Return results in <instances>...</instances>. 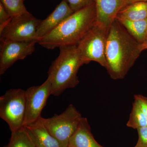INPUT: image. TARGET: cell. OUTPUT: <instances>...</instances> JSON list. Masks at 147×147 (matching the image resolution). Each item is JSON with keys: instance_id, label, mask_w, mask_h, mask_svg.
I'll list each match as a JSON object with an SVG mask.
<instances>
[{"instance_id": "cell-5", "label": "cell", "mask_w": 147, "mask_h": 147, "mask_svg": "<svg viewBox=\"0 0 147 147\" xmlns=\"http://www.w3.org/2000/svg\"><path fill=\"white\" fill-rule=\"evenodd\" d=\"M108 33L96 22L77 44L79 53L86 64L93 61L106 69L105 50Z\"/></svg>"}, {"instance_id": "cell-7", "label": "cell", "mask_w": 147, "mask_h": 147, "mask_svg": "<svg viewBox=\"0 0 147 147\" xmlns=\"http://www.w3.org/2000/svg\"><path fill=\"white\" fill-rule=\"evenodd\" d=\"M41 21L30 13L11 18L0 32V40L38 42L36 33Z\"/></svg>"}, {"instance_id": "cell-15", "label": "cell", "mask_w": 147, "mask_h": 147, "mask_svg": "<svg viewBox=\"0 0 147 147\" xmlns=\"http://www.w3.org/2000/svg\"><path fill=\"white\" fill-rule=\"evenodd\" d=\"M116 18L138 42L141 44L144 41L147 36V18L137 21Z\"/></svg>"}, {"instance_id": "cell-16", "label": "cell", "mask_w": 147, "mask_h": 147, "mask_svg": "<svg viewBox=\"0 0 147 147\" xmlns=\"http://www.w3.org/2000/svg\"><path fill=\"white\" fill-rule=\"evenodd\" d=\"M5 147H36L26 126L11 132L10 141Z\"/></svg>"}, {"instance_id": "cell-19", "label": "cell", "mask_w": 147, "mask_h": 147, "mask_svg": "<svg viewBox=\"0 0 147 147\" xmlns=\"http://www.w3.org/2000/svg\"><path fill=\"white\" fill-rule=\"evenodd\" d=\"M74 12L95 4V0H64Z\"/></svg>"}, {"instance_id": "cell-12", "label": "cell", "mask_w": 147, "mask_h": 147, "mask_svg": "<svg viewBox=\"0 0 147 147\" xmlns=\"http://www.w3.org/2000/svg\"><path fill=\"white\" fill-rule=\"evenodd\" d=\"M69 147H104L95 139L86 118L82 117L78 128L70 138Z\"/></svg>"}, {"instance_id": "cell-24", "label": "cell", "mask_w": 147, "mask_h": 147, "mask_svg": "<svg viewBox=\"0 0 147 147\" xmlns=\"http://www.w3.org/2000/svg\"><path fill=\"white\" fill-rule=\"evenodd\" d=\"M141 48L142 51L147 50V36L145 39L144 41L141 44Z\"/></svg>"}, {"instance_id": "cell-26", "label": "cell", "mask_w": 147, "mask_h": 147, "mask_svg": "<svg viewBox=\"0 0 147 147\" xmlns=\"http://www.w3.org/2000/svg\"></svg>"}, {"instance_id": "cell-17", "label": "cell", "mask_w": 147, "mask_h": 147, "mask_svg": "<svg viewBox=\"0 0 147 147\" xmlns=\"http://www.w3.org/2000/svg\"><path fill=\"white\" fill-rule=\"evenodd\" d=\"M127 126L138 129L147 126V119L137 101L134 100Z\"/></svg>"}, {"instance_id": "cell-25", "label": "cell", "mask_w": 147, "mask_h": 147, "mask_svg": "<svg viewBox=\"0 0 147 147\" xmlns=\"http://www.w3.org/2000/svg\"><path fill=\"white\" fill-rule=\"evenodd\" d=\"M134 147H144L142 146V144H141V142L138 139V142H137V144L135 145V146Z\"/></svg>"}, {"instance_id": "cell-6", "label": "cell", "mask_w": 147, "mask_h": 147, "mask_svg": "<svg viewBox=\"0 0 147 147\" xmlns=\"http://www.w3.org/2000/svg\"><path fill=\"white\" fill-rule=\"evenodd\" d=\"M26 112L24 90L11 89L0 97V117L7 123L11 132L24 126Z\"/></svg>"}, {"instance_id": "cell-8", "label": "cell", "mask_w": 147, "mask_h": 147, "mask_svg": "<svg viewBox=\"0 0 147 147\" xmlns=\"http://www.w3.org/2000/svg\"><path fill=\"white\" fill-rule=\"evenodd\" d=\"M26 112L24 126L35 122L41 117L42 109L51 94V85L49 79L41 85L30 87L25 91Z\"/></svg>"}, {"instance_id": "cell-21", "label": "cell", "mask_w": 147, "mask_h": 147, "mask_svg": "<svg viewBox=\"0 0 147 147\" xmlns=\"http://www.w3.org/2000/svg\"><path fill=\"white\" fill-rule=\"evenodd\" d=\"M134 100L138 102L147 119V97L141 94L135 95Z\"/></svg>"}, {"instance_id": "cell-3", "label": "cell", "mask_w": 147, "mask_h": 147, "mask_svg": "<svg viewBox=\"0 0 147 147\" xmlns=\"http://www.w3.org/2000/svg\"><path fill=\"white\" fill-rule=\"evenodd\" d=\"M59 48V54L50 66L47 77L51 83V94L55 96H59L67 89L73 88L78 85V71L81 66L86 64L77 45Z\"/></svg>"}, {"instance_id": "cell-18", "label": "cell", "mask_w": 147, "mask_h": 147, "mask_svg": "<svg viewBox=\"0 0 147 147\" xmlns=\"http://www.w3.org/2000/svg\"><path fill=\"white\" fill-rule=\"evenodd\" d=\"M24 0H1L11 18L29 14L24 3Z\"/></svg>"}, {"instance_id": "cell-1", "label": "cell", "mask_w": 147, "mask_h": 147, "mask_svg": "<svg viewBox=\"0 0 147 147\" xmlns=\"http://www.w3.org/2000/svg\"><path fill=\"white\" fill-rule=\"evenodd\" d=\"M142 51L141 43L116 18L109 29L105 50L106 69L110 77L123 79Z\"/></svg>"}, {"instance_id": "cell-4", "label": "cell", "mask_w": 147, "mask_h": 147, "mask_svg": "<svg viewBox=\"0 0 147 147\" xmlns=\"http://www.w3.org/2000/svg\"><path fill=\"white\" fill-rule=\"evenodd\" d=\"M82 117L74 105L70 104L60 115L55 114L49 118L41 117L40 119L61 147H68L69 140L78 128Z\"/></svg>"}, {"instance_id": "cell-23", "label": "cell", "mask_w": 147, "mask_h": 147, "mask_svg": "<svg viewBox=\"0 0 147 147\" xmlns=\"http://www.w3.org/2000/svg\"><path fill=\"white\" fill-rule=\"evenodd\" d=\"M139 1H147V0H126L124 7H125V6L128 5L132 3Z\"/></svg>"}, {"instance_id": "cell-11", "label": "cell", "mask_w": 147, "mask_h": 147, "mask_svg": "<svg viewBox=\"0 0 147 147\" xmlns=\"http://www.w3.org/2000/svg\"><path fill=\"white\" fill-rule=\"evenodd\" d=\"M74 13L68 3L63 0L47 18L41 20L36 33L38 41L52 31Z\"/></svg>"}, {"instance_id": "cell-10", "label": "cell", "mask_w": 147, "mask_h": 147, "mask_svg": "<svg viewBox=\"0 0 147 147\" xmlns=\"http://www.w3.org/2000/svg\"><path fill=\"white\" fill-rule=\"evenodd\" d=\"M126 0H95L96 22L109 31Z\"/></svg>"}, {"instance_id": "cell-13", "label": "cell", "mask_w": 147, "mask_h": 147, "mask_svg": "<svg viewBox=\"0 0 147 147\" xmlns=\"http://www.w3.org/2000/svg\"><path fill=\"white\" fill-rule=\"evenodd\" d=\"M36 147H61L43 125L40 119L26 126Z\"/></svg>"}, {"instance_id": "cell-14", "label": "cell", "mask_w": 147, "mask_h": 147, "mask_svg": "<svg viewBox=\"0 0 147 147\" xmlns=\"http://www.w3.org/2000/svg\"><path fill=\"white\" fill-rule=\"evenodd\" d=\"M117 18L130 21L147 18V1H139L127 5L119 12Z\"/></svg>"}, {"instance_id": "cell-22", "label": "cell", "mask_w": 147, "mask_h": 147, "mask_svg": "<svg viewBox=\"0 0 147 147\" xmlns=\"http://www.w3.org/2000/svg\"><path fill=\"white\" fill-rule=\"evenodd\" d=\"M139 140L144 147H147V126L137 129Z\"/></svg>"}, {"instance_id": "cell-2", "label": "cell", "mask_w": 147, "mask_h": 147, "mask_svg": "<svg viewBox=\"0 0 147 147\" xmlns=\"http://www.w3.org/2000/svg\"><path fill=\"white\" fill-rule=\"evenodd\" d=\"M96 21L95 4L74 12L56 28L40 39L47 49L77 45Z\"/></svg>"}, {"instance_id": "cell-20", "label": "cell", "mask_w": 147, "mask_h": 147, "mask_svg": "<svg viewBox=\"0 0 147 147\" xmlns=\"http://www.w3.org/2000/svg\"><path fill=\"white\" fill-rule=\"evenodd\" d=\"M11 18L3 4L0 2V32L2 31Z\"/></svg>"}, {"instance_id": "cell-9", "label": "cell", "mask_w": 147, "mask_h": 147, "mask_svg": "<svg viewBox=\"0 0 147 147\" xmlns=\"http://www.w3.org/2000/svg\"><path fill=\"white\" fill-rule=\"evenodd\" d=\"M0 75H2L16 62L23 60L35 50L37 41L0 40Z\"/></svg>"}]
</instances>
